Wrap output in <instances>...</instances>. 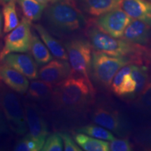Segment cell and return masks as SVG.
<instances>
[{
    "mask_svg": "<svg viewBox=\"0 0 151 151\" xmlns=\"http://www.w3.org/2000/svg\"><path fill=\"white\" fill-rule=\"evenodd\" d=\"M30 50L34 60L39 66L46 65L53 59V55L35 32H32Z\"/></svg>",
    "mask_w": 151,
    "mask_h": 151,
    "instance_id": "obj_18",
    "label": "cell"
},
{
    "mask_svg": "<svg viewBox=\"0 0 151 151\" xmlns=\"http://www.w3.org/2000/svg\"><path fill=\"white\" fill-rule=\"evenodd\" d=\"M87 35L92 48L97 51L109 55L127 58L138 54V45L111 37L97 26L90 27L88 29Z\"/></svg>",
    "mask_w": 151,
    "mask_h": 151,
    "instance_id": "obj_4",
    "label": "cell"
},
{
    "mask_svg": "<svg viewBox=\"0 0 151 151\" xmlns=\"http://www.w3.org/2000/svg\"><path fill=\"white\" fill-rule=\"evenodd\" d=\"M69 62L73 72L89 78L92 46L84 39H73L65 43Z\"/></svg>",
    "mask_w": 151,
    "mask_h": 151,
    "instance_id": "obj_6",
    "label": "cell"
},
{
    "mask_svg": "<svg viewBox=\"0 0 151 151\" xmlns=\"http://www.w3.org/2000/svg\"><path fill=\"white\" fill-rule=\"evenodd\" d=\"M111 151H130L132 150V146L127 139H116L111 141L109 143Z\"/></svg>",
    "mask_w": 151,
    "mask_h": 151,
    "instance_id": "obj_28",
    "label": "cell"
},
{
    "mask_svg": "<svg viewBox=\"0 0 151 151\" xmlns=\"http://www.w3.org/2000/svg\"><path fill=\"white\" fill-rule=\"evenodd\" d=\"M122 1V0H84L88 14L97 17L120 8Z\"/></svg>",
    "mask_w": 151,
    "mask_h": 151,
    "instance_id": "obj_19",
    "label": "cell"
},
{
    "mask_svg": "<svg viewBox=\"0 0 151 151\" xmlns=\"http://www.w3.org/2000/svg\"><path fill=\"white\" fill-rule=\"evenodd\" d=\"M141 92V101L143 104L151 108V83H148Z\"/></svg>",
    "mask_w": 151,
    "mask_h": 151,
    "instance_id": "obj_30",
    "label": "cell"
},
{
    "mask_svg": "<svg viewBox=\"0 0 151 151\" xmlns=\"http://www.w3.org/2000/svg\"><path fill=\"white\" fill-rule=\"evenodd\" d=\"M72 69L67 60H52L43 65L39 71V78L43 81L55 86L65 81L72 73Z\"/></svg>",
    "mask_w": 151,
    "mask_h": 151,
    "instance_id": "obj_11",
    "label": "cell"
},
{
    "mask_svg": "<svg viewBox=\"0 0 151 151\" xmlns=\"http://www.w3.org/2000/svg\"><path fill=\"white\" fill-rule=\"evenodd\" d=\"M149 1H151V0H149Z\"/></svg>",
    "mask_w": 151,
    "mask_h": 151,
    "instance_id": "obj_35",
    "label": "cell"
},
{
    "mask_svg": "<svg viewBox=\"0 0 151 151\" xmlns=\"http://www.w3.org/2000/svg\"><path fill=\"white\" fill-rule=\"evenodd\" d=\"M131 75L137 83V92H141L148 83V68L145 66L132 65Z\"/></svg>",
    "mask_w": 151,
    "mask_h": 151,
    "instance_id": "obj_24",
    "label": "cell"
},
{
    "mask_svg": "<svg viewBox=\"0 0 151 151\" xmlns=\"http://www.w3.org/2000/svg\"><path fill=\"white\" fill-rule=\"evenodd\" d=\"M14 90L0 79V107L11 129L18 135H24L28 127L24 107Z\"/></svg>",
    "mask_w": 151,
    "mask_h": 151,
    "instance_id": "obj_3",
    "label": "cell"
},
{
    "mask_svg": "<svg viewBox=\"0 0 151 151\" xmlns=\"http://www.w3.org/2000/svg\"><path fill=\"white\" fill-rule=\"evenodd\" d=\"M121 9L132 19H137L151 25V1L149 0H122Z\"/></svg>",
    "mask_w": 151,
    "mask_h": 151,
    "instance_id": "obj_15",
    "label": "cell"
},
{
    "mask_svg": "<svg viewBox=\"0 0 151 151\" xmlns=\"http://www.w3.org/2000/svg\"><path fill=\"white\" fill-rule=\"evenodd\" d=\"M16 151H39L41 148L37 141L29 134L20 139L14 147Z\"/></svg>",
    "mask_w": 151,
    "mask_h": 151,
    "instance_id": "obj_25",
    "label": "cell"
},
{
    "mask_svg": "<svg viewBox=\"0 0 151 151\" xmlns=\"http://www.w3.org/2000/svg\"><path fill=\"white\" fill-rule=\"evenodd\" d=\"M137 92V83L132 78L131 72L127 73L124 77L121 86L116 94L118 96H127Z\"/></svg>",
    "mask_w": 151,
    "mask_h": 151,
    "instance_id": "obj_27",
    "label": "cell"
},
{
    "mask_svg": "<svg viewBox=\"0 0 151 151\" xmlns=\"http://www.w3.org/2000/svg\"><path fill=\"white\" fill-rule=\"evenodd\" d=\"M23 107L29 134L37 141L42 150L48 135V126L42 111L34 103L25 102Z\"/></svg>",
    "mask_w": 151,
    "mask_h": 151,
    "instance_id": "obj_9",
    "label": "cell"
},
{
    "mask_svg": "<svg viewBox=\"0 0 151 151\" xmlns=\"http://www.w3.org/2000/svg\"><path fill=\"white\" fill-rule=\"evenodd\" d=\"M37 1L41 4H43L47 6L48 4H50L55 1L56 0H37Z\"/></svg>",
    "mask_w": 151,
    "mask_h": 151,
    "instance_id": "obj_32",
    "label": "cell"
},
{
    "mask_svg": "<svg viewBox=\"0 0 151 151\" xmlns=\"http://www.w3.org/2000/svg\"><path fill=\"white\" fill-rule=\"evenodd\" d=\"M94 96L95 90L90 78L72 71L67 79L55 86L51 101L60 110L78 113L92 104Z\"/></svg>",
    "mask_w": 151,
    "mask_h": 151,
    "instance_id": "obj_1",
    "label": "cell"
},
{
    "mask_svg": "<svg viewBox=\"0 0 151 151\" xmlns=\"http://www.w3.org/2000/svg\"><path fill=\"white\" fill-rule=\"evenodd\" d=\"M0 79L19 94L27 93L29 89V82L27 77L4 62L0 64Z\"/></svg>",
    "mask_w": 151,
    "mask_h": 151,
    "instance_id": "obj_13",
    "label": "cell"
},
{
    "mask_svg": "<svg viewBox=\"0 0 151 151\" xmlns=\"http://www.w3.org/2000/svg\"><path fill=\"white\" fill-rule=\"evenodd\" d=\"M129 63L127 57L112 56L97 50L92 51V73L97 82L106 87L111 86L117 72Z\"/></svg>",
    "mask_w": 151,
    "mask_h": 151,
    "instance_id": "obj_5",
    "label": "cell"
},
{
    "mask_svg": "<svg viewBox=\"0 0 151 151\" xmlns=\"http://www.w3.org/2000/svg\"><path fill=\"white\" fill-rule=\"evenodd\" d=\"M34 27L39 34L41 40L45 43V45L48 48L52 55L57 59L69 60L67 50L65 46L62 44V43L55 38L52 37L50 33L47 31V29L40 24H36L34 25Z\"/></svg>",
    "mask_w": 151,
    "mask_h": 151,
    "instance_id": "obj_16",
    "label": "cell"
},
{
    "mask_svg": "<svg viewBox=\"0 0 151 151\" xmlns=\"http://www.w3.org/2000/svg\"><path fill=\"white\" fill-rule=\"evenodd\" d=\"M31 22L27 18L23 17L18 25L6 36L4 45L0 52V62L10 53L27 52L30 50L32 36Z\"/></svg>",
    "mask_w": 151,
    "mask_h": 151,
    "instance_id": "obj_7",
    "label": "cell"
},
{
    "mask_svg": "<svg viewBox=\"0 0 151 151\" xmlns=\"http://www.w3.org/2000/svg\"><path fill=\"white\" fill-rule=\"evenodd\" d=\"M131 20L132 18L122 9L118 8L98 16L95 24L111 37L120 39Z\"/></svg>",
    "mask_w": 151,
    "mask_h": 151,
    "instance_id": "obj_8",
    "label": "cell"
},
{
    "mask_svg": "<svg viewBox=\"0 0 151 151\" xmlns=\"http://www.w3.org/2000/svg\"><path fill=\"white\" fill-rule=\"evenodd\" d=\"M76 142L83 150L86 151H109V143L105 140L96 139L83 133L77 132L73 136Z\"/></svg>",
    "mask_w": 151,
    "mask_h": 151,
    "instance_id": "obj_20",
    "label": "cell"
},
{
    "mask_svg": "<svg viewBox=\"0 0 151 151\" xmlns=\"http://www.w3.org/2000/svg\"><path fill=\"white\" fill-rule=\"evenodd\" d=\"M45 18L50 27L65 34L78 31L85 24L82 12L70 0H56L50 4L46 9Z\"/></svg>",
    "mask_w": 151,
    "mask_h": 151,
    "instance_id": "obj_2",
    "label": "cell"
},
{
    "mask_svg": "<svg viewBox=\"0 0 151 151\" xmlns=\"http://www.w3.org/2000/svg\"><path fill=\"white\" fill-rule=\"evenodd\" d=\"M43 151H62L64 150L63 141L59 133L52 134L47 137L44 145H43Z\"/></svg>",
    "mask_w": 151,
    "mask_h": 151,
    "instance_id": "obj_26",
    "label": "cell"
},
{
    "mask_svg": "<svg viewBox=\"0 0 151 151\" xmlns=\"http://www.w3.org/2000/svg\"><path fill=\"white\" fill-rule=\"evenodd\" d=\"M54 85L43 80H33L29 83L28 96L30 99L39 102H47L51 101L54 92Z\"/></svg>",
    "mask_w": 151,
    "mask_h": 151,
    "instance_id": "obj_17",
    "label": "cell"
},
{
    "mask_svg": "<svg viewBox=\"0 0 151 151\" xmlns=\"http://www.w3.org/2000/svg\"><path fill=\"white\" fill-rule=\"evenodd\" d=\"M6 117L3 111L0 107V134L7 132V121L5 120Z\"/></svg>",
    "mask_w": 151,
    "mask_h": 151,
    "instance_id": "obj_31",
    "label": "cell"
},
{
    "mask_svg": "<svg viewBox=\"0 0 151 151\" xmlns=\"http://www.w3.org/2000/svg\"><path fill=\"white\" fill-rule=\"evenodd\" d=\"M64 144V150L65 151H81L83 150L78 143L73 141L71 137L66 132H60Z\"/></svg>",
    "mask_w": 151,
    "mask_h": 151,
    "instance_id": "obj_29",
    "label": "cell"
},
{
    "mask_svg": "<svg viewBox=\"0 0 151 151\" xmlns=\"http://www.w3.org/2000/svg\"><path fill=\"white\" fill-rule=\"evenodd\" d=\"M76 132L83 133L96 139L105 141H112L115 139L114 135L111 131L101 127L99 124H88L76 129Z\"/></svg>",
    "mask_w": 151,
    "mask_h": 151,
    "instance_id": "obj_23",
    "label": "cell"
},
{
    "mask_svg": "<svg viewBox=\"0 0 151 151\" xmlns=\"http://www.w3.org/2000/svg\"><path fill=\"white\" fill-rule=\"evenodd\" d=\"M16 0H10L4 6L2 13L4 17L3 31L4 33L10 32L20 23L16 11Z\"/></svg>",
    "mask_w": 151,
    "mask_h": 151,
    "instance_id": "obj_22",
    "label": "cell"
},
{
    "mask_svg": "<svg viewBox=\"0 0 151 151\" xmlns=\"http://www.w3.org/2000/svg\"><path fill=\"white\" fill-rule=\"evenodd\" d=\"M20 6L24 17L31 22L37 21L41 18L43 11L47 6L37 0H16Z\"/></svg>",
    "mask_w": 151,
    "mask_h": 151,
    "instance_id": "obj_21",
    "label": "cell"
},
{
    "mask_svg": "<svg viewBox=\"0 0 151 151\" xmlns=\"http://www.w3.org/2000/svg\"><path fill=\"white\" fill-rule=\"evenodd\" d=\"M3 62L16 69L30 80L39 78L37 64L33 57L27 53L13 52L7 55Z\"/></svg>",
    "mask_w": 151,
    "mask_h": 151,
    "instance_id": "obj_12",
    "label": "cell"
},
{
    "mask_svg": "<svg viewBox=\"0 0 151 151\" xmlns=\"http://www.w3.org/2000/svg\"><path fill=\"white\" fill-rule=\"evenodd\" d=\"M151 33V25L142 20L134 19L124 30V40L135 45L143 46L148 43Z\"/></svg>",
    "mask_w": 151,
    "mask_h": 151,
    "instance_id": "obj_14",
    "label": "cell"
},
{
    "mask_svg": "<svg viewBox=\"0 0 151 151\" xmlns=\"http://www.w3.org/2000/svg\"><path fill=\"white\" fill-rule=\"evenodd\" d=\"M91 118L94 123L118 135L124 134L125 126L118 112L105 106H98L93 111Z\"/></svg>",
    "mask_w": 151,
    "mask_h": 151,
    "instance_id": "obj_10",
    "label": "cell"
},
{
    "mask_svg": "<svg viewBox=\"0 0 151 151\" xmlns=\"http://www.w3.org/2000/svg\"><path fill=\"white\" fill-rule=\"evenodd\" d=\"M2 18H1V15L0 14V36L2 34Z\"/></svg>",
    "mask_w": 151,
    "mask_h": 151,
    "instance_id": "obj_33",
    "label": "cell"
},
{
    "mask_svg": "<svg viewBox=\"0 0 151 151\" xmlns=\"http://www.w3.org/2000/svg\"><path fill=\"white\" fill-rule=\"evenodd\" d=\"M10 1V0H0V4H5L8 1Z\"/></svg>",
    "mask_w": 151,
    "mask_h": 151,
    "instance_id": "obj_34",
    "label": "cell"
}]
</instances>
